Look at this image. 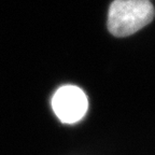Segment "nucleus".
<instances>
[{
	"instance_id": "f257e3e1",
	"label": "nucleus",
	"mask_w": 155,
	"mask_h": 155,
	"mask_svg": "<svg viewBox=\"0 0 155 155\" xmlns=\"http://www.w3.org/2000/svg\"><path fill=\"white\" fill-rule=\"evenodd\" d=\"M155 10L149 0H114L108 13V29L115 37H127L150 24Z\"/></svg>"
},
{
	"instance_id": "f03ea898",
	"label": "nucleus",
	"mask_w": 155,
	"mask_h": 155,
	"mask_svg": "<svg viewBox=\"0 0 155 155\" xmlns=\"http://www.w3.org/2000/svg\"><path fill=\"white\" fill-rule=\"evenodd\" d=\"M54 113L63 123L73 124L79 122L88 109L87 96L75 85L59 87L52 98Z\"/></svg>"
}]
</instances>
